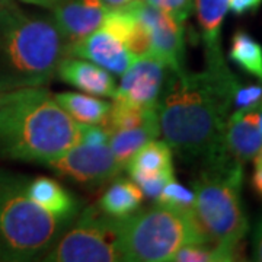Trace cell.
I'll list each match as a JSON object with an SVG mask.
<instances>
[{"label":"cell","mask_w":262,"mask_h":262,"mask_svg":"<svg viewBox=\"0 0 262 262\" xmlns=\"http://www.w3.org/2000/svg\"><path fill=\"white\" fill-rule=\"evenodd\" d=\"M237 84L229 69L170 73L159 102L160 134L181 159L207 166L232 158L225 131Z\"/></svg>","instance_id":"1"},{"label":"cell","mask_w":262,"mask_h":262,"mask_svg":"<svg viewBox=\"0 0 262 262\" xmlns=\"http://www.w3.org/2000/svg\"><path fill=\"white\" fill-rule=\"evenodd\" d=\"M80 128L42 86L0 92V160L44 165L79 144Z\"/></svg>","instance_id":"2"},{"label":"cell","mask_w":262,"mask_h":262,"mask_svg":"<svg viewBox=\"0 0 262 262\" xmlns=\"http://www.w3.org/2000/svg\"><path fill=\"white\" fill-rule=\"evenodd\" d=\"M64 57L67 42L53 18L16 6L0 22V92L50 83Z\"/></svg>","instance_id":"3"},{"label":"cell","mask_w":262,"mask_h":262,"mask_svg":"<svg viewBox=\"0 0 262 262\" xmlns=\"http://www.w3.org/2000/svg\"><path fill=\"white\" fill-rule=\"evenodd\" d=\"M29 179L0 169V261H31L47 252L76 217L53 214L27 192Z\"/></svg>","instance_id":"4"},{"label":"cell","mask_w":262,"mask_h":262,"mask_svg":"<svg viewBox=\"0 0 262 262\" xmlns=\"http://www.w3.org/2000/svg\"><path fill=\"white\" fill-rule=\"evenodd\" d=\"M244 165L227 158L201 166L194 181L192 215L207 242L241 253L248 233L241 189Z\"/></svg>","instance_id":"5"},{"label":"cell","mask_w":262,"mask_h":262,"mask_svg":"<svg viewBox=\"0 0 262 262\" xmlns=\"http://www.w3.org/2000/svg\"><path fill=\"white\" fill-rule=\"evenodd\" d=\"M121 249L127 262H170L187 244H210L196 226L192 210L156 206L120 217Z\"/></svg>","instance_id":"6"},{"label":"cell","mask_w":262,"mask_h":262,"mask_svg":"<svg viewBox=\"0 0 262 262\" xmlns=\"http://www.w3.org/2000/svg\"><path fill=\"white\" fill-rule=\"evenodd\" d=\"M41 259L46 262L124 261L120 217L105 214L98 204L84 208Z\"/></svg>","instance_id":"7"},{"label":"cell","mask_w":262,"mask_h":262,"mask_svg":"<svg viewBox=\"0 0 262 262\" xmlns=\"http://www.w3.org/2000/svg\"><path fill=\"white\" fill-rule=\"evenodd\" d=\"M44 165L60 178L83 188L106 185L108 182L118 178L121 170H124L108 144H76Z\"/></svg>","instance_id":"8"},{"label":"cell","mask_w":262,"mask_h":262,"mask_svg":"<svg viewBox=\"0 0 262 262\" xmlns=\"http://www.w3.org/2000/svg\"><path fill=\"white\" fill-rule=\"evenodd\" d=\"M149 29L151 54L162 60L173 73H184V27L169 13L143 0H133L125 5Z\"/></svg>","instance_id":"9"},{"label":"cell","mask_w":262,"mask_h":262,"mask_svg":"<svg viewBox=\"0 0 262 262\" xmlns=\"http://www.w3.org/2000/svg\"><path fill=\"white\" fill-rule=\"evenodd\" d=\"M170 73L168 66L153 54L137 57L121 75L113 99L140 108H158Z\"/></svg>","instance_id":"10"},{"label":"cell","mask_w":262,"mask_h":262,"mask_svg":"<svg viewBox=\"0 0 262 262\" xmlns=\"http://www.w3.org/2000/svg\"><path fill=\"white\" fill-rule=\"evenodd\" d=\"M108 10L102 0H64L54 6L53 20L67 42V50L101 28Z\"/></svg>","instance_id":"11"},{"label":"cell","mask_w":262,"mask_h":262,"mask_svg":"<svg viewBox=\"0 0 262 262\" xmlns=\"http://www.w3.org/2000/svg\"><path fill=\"white\" fill-rule=\"evenodd\" d=\"M67 56L89 60L110 73L120 76L134 61V57L125 44L102 28L96 29L91 35L70 46Z\"/></svg>","instance_id":"12"},{"label":"cell","mask_w":262,"mask_h":262,"mask_svg":"<svg viewBox=\"0 0 262 262\" xmlns=\"http://www.w3.org/2000/svg\"><path fill=\"white\" fill-rule=\"evenodd\" d=\"M225 146L227 153L242 165L253 159L262 147L259 105L241 108L229 115L225 131Z\"/></svg>","instance_id":"13"},{"label":"cell","mask_w":262,"mask_h":262,"mask_svg":"<svg viewBox=\"0 0 262 262\" xmlns=\"http://www.w3.org/2000/svg\"><path fill=\"white\" fill-rule=\"evenodd\" d=\"M229 10V0H195V12L206 51V67L227 70L222 50V25Z\"/></svg>","instance_id":"14"},{"label":"cell","mask_w":262,"mask_h":262,"mask_svg":"<svg viewBox=\"0 0 262 262\" xmlns=\"http://www.w3.org/2000/svg\"><path fill=\"white\" fill-rule=\"evenodd\" d=\"M57 76L64 83L75 86L84 94L114 98L117 92V84L111 73L84 58L64 57L57 69Z\"/></svg>","instance_id":"15"},{"label":"cell","mask_w":262,"mask_h":262,"mask_svg":"<svg viewBox=\"0 0 262 262\" xmlns=\"http://www.w3.org/2000/svg\"><path fill=\"white\" fill-rule=\"evenodd\" d=\"M28 196L41 208L53 214L76 217L79 214V203L60 182L48 177H38L28 182Z\"/></svg>","instance_id":"16"},{"label":"cell","mask_w":262,"mask_h":262,"mask_svg":"<svg viewBox=\"0 0 262 262\" xmlns=\"http://www.w3.org/2000/svg\"><path fill=\"white\" fill-rule=\"evenodd\" d=\"M159 136L160 122L159 113H158L156 115H153L149 121H146L139 127L114 131L113 134H110L108 146L117 162L121 165V168L125 169L127 163L141 146H144L147 141L158 139Z\"/></svg>","instance_id":"17"},{"label":"cell","mask_w":262,"mask_h":262,"mask_svg":"<svg viewBox=\"0 0 262 262\" xmlns=\"http://www.w3.org/2000/svg\"><path fill=\"white\" fill-rule=\"evenodd\" d=\"M143 200L144 194L133 179L115 178L111 181L110 187L103 191L98 207L105 214L125 217L140 210Z\"/></svg>","instance_id":"18"},{"label":"cell","mask_w":262,"mask_h":262,"mask_svg":"<svg viewBox=\"0 0 262 262\" xmlns=\"http://www.w3.org/2000/svg\"><path fill=\"white\" fill-rule=\"evenodd\" d=\"M57 103L73 120L82 124H102L111 103L99 96L77 92H63L54 96Z\"/></svg>","instance_id":"19"},{"label":"cell","mask_w":262,"mask_h":262,"mask_svg":"<svg viewBox=\"0 0 262 262\" xmlns=\"http://www.w3.org/2000/svg\"><path fill=\"white\" fill-rule=\"evenodd\" d=\"M229 58L262 83V46L252 35L245 31H236L230 41Z\"/></svg>","instance_id":"20"},{"label":"cell","mask_w":262,"mask_h":262,"mask_svg":"<svg viewBox=\"0 0 262 262\" xmlns=\"http://www.w3.org/2000/svg\"><path fill=\"white\" fill-rule=\"evenodd\" d=\"M124 170L166 172L173 170V151L165 140H150L136 151Z\"/></svg>","instance_id":"21"},{"label":"cell","mask_w":262,"mask_h":262,"mask_svg":"<svg viewBox=\"0 0 262 262\" xmlns=\"http://www.w3.org/2000/svg\"><path fill=\"white\" fill-rule=\"evenodd\" d=\"M158 113H159V106L158 108H140V106L130 105V103L114 101L101 125H103V128L110 134H113L114 131L139 127L146 121H149L150 118Z\"/></svg>","instance_id":"22"},{"label":"cell","mask_w":262,"mask_h":262,"mask_svg":"<svg viewBox=\"0 0 262 262\" xmlns=\"http://www.w3.org/2000/svg\"><path fill=\"white\" fill-rule=\"evenodd\" d=\"M242 253L214 244H187L172 256V262H232L239 261Z\"/></svg>","instance_id":"23"},{"label":"cell","mask_w":262,"mask_h":262,"mask_svg":"<svg viewBox=\"0 0 262 262\" xmlns=\"http://www.w3.org/2000/svg\"><path fill=\"white\" fill-rule=\"evenodd\" d=\"M194 191L188 189L175 178H172L162 188L156 203L160 206L177 208V210H192L194 204Z\"/></svg>","instance_id":"24"},{"label":"cell","mask_w":262,"mask_h":262,"mask_svg":"<svg viewBox=\"0 0 262 262\" xmlns=\"http://www.w3.org/2000/svg\"><path fill=\"white\" fill-rule=\"evenodd\" d=\"M130 178L141 188L144 196L156 200L159 196L162 188L172 178H175L173 170L166 172H141V170H127Z\"/></svg>","instance_id":"25"},{"label":"cell","mask_w":262,"mask_h":262,"mask_svg":"<svg viewBox=\"0 0 262 262\" xmlns=\"http://www.w3.org/2000/svg\"><path fill=\"white\" fill-rule=\"evenodd\" d=\"M143 2L166 12L181 24H185L195 10V0H143Z\"/></svg>","instance_id":"26"},{"label":"cell","mask_w":262,"mask_h":262,"mask_svg":"<svg viewBox=\"0 0 262 262\" xmlns=\"http://www.w3.org/2000/svg\"><path fill=\"white\" fill-rule=\"evenodd\" d=\"M262 103V83L249 84V86H241L234 89L233 105L236 110L241 108H249V106H258Z\"/></svg>","instance_id":"27"},{"label":"cell","mask_w":262,"mask_h":262,"mask_svg":"<svg viewBox=\"0 0 262 262\" xmlns=\"http://www.w3.org/2000/svg\"><path fill=\"white\" fill-rule=\"evenodd\" d=\"M108 140H110V133L103 128V125L101 124H82L79 144L101 146V144H108Z\"/></svg>","instance_id":"28"},{"label":"cell","mask_w":262,"mask_h":262,"mask_svg":"<svg viewBox=\"0 0 262 262\" xmlns=\"http://www.w3.org/2000/svg\"><path fill=\"white\" fill-rule=\"evenodd\" d=\"M262 0H229V9L234 15L253 13L261 8Z\"/></svg>","instance_id":"29"},{"label":"cell","mask_w":262,"mask_h":262,"mask_svg":"<svg viewBox=\"0 0 262 262\" xmlns=\"http://www.w3.org/2000/svg\"><path fill=\"white\" fill-rule=\"evenodd\" d=\"M252 255L255 261L262 262V215L255 226V229H253Z\"/></svg>","instance_id":"30"},{"label":"cell","mask_w":262,"mask_h":262,"mask_svg":"<svg viewBox=\"0 0 262 262\" xmlns=\"http://www.w3.org/2000/svg\"><path fill=\"white\" fill-rule=\"evenodd\" d=\"M251 185H252L253 191L262 196V162L258 159H253V173L251 178Z\"/></svg>","instance_id":"31"},{"label":"cell","mask_w":262,"mask_h":262,"mask_svg":"<svg viewBox=\"0 0 262 262\" xmlns=\"http://www.w3.org/2000/svg\"><path fill=\"white\" fill-rule=\"evenodd\" d=\"M24 3H28V5H34V6H39V8H44V9H53L54 6H57L58 3L64 2V0H20Z\"/></svg>","instance_id":"32"},{"label":"cell","mask_w":262,"mask_h":262,"mask_svg":"<svg viewBox=\"0 0 262 262\" xmlns=\"http://www.w3.org/2000/svg\"><path fill=\"white\" fill-rule=\"evenodd\" d=\"M18 5L13 0H0V22L5 19V16L9 13L10 10L15 9Z\"/></svg>","instance_id":"33"},{"label":"cell","mask_w":262,"mask_h":262,"mask_svg":"<svg viewBox=\"0 0 262 262\" xmlns=\"http://www.w3.org/2000/svg\"><path fill=\"white\" fill-rule=\"evenodd\" d=\"M102 2L106 5L108 9H118V8L128 5L133 0H102Z\"/></svg>","instance_id":"34"},{"label":"cell","mask_w":262,"mask_h":262,"mask_svg":"<svg viewBox=\"0 0 262 262\" xmlns=\"http://www.w3.org/2000/svg\"><path fill=\"white\" fill-rule=\"evenodd\" d=\"M253 159H258L259 162H262V147L259 149V151H258V153H256V155L253 156Z\"/></svg>","instance_id":"35"},{"label":"cell","mask_w":262,"mask_h":262,"mask_svg":"<svg viewBox=\"0 0 262 262\" xmlns=\"http://www.w3.org/2000/svg\"><path fill=\"white\" fill-rule=\"evenodd\" d=\"M259 130L262 133V103L259 105Z\"/></svg>","instance_id":"36"}]
</instances>
